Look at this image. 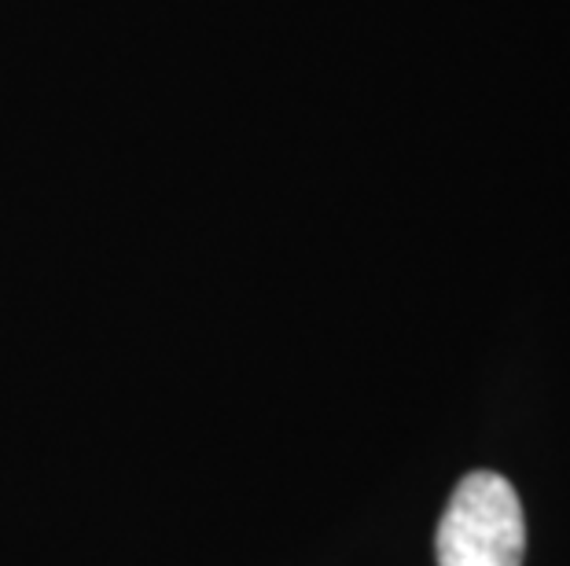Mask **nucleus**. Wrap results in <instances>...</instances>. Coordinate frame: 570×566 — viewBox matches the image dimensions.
Masks as SVG:
<instances>
[{"label":"nucleus","mask_w":570,"mask_h":566,"mask_svg":"<svg viewBox=\"0 0 570 566\" xmlns=\"http://www.w3.org/2000/svg\"><path fill=\"white\" fill-rule=\"evenodd\" d=\"M439 566H523L527 519L515 486L497 471L460 478L434 534Z\"/></svg>","instance_id":"1"}]
</instances>
